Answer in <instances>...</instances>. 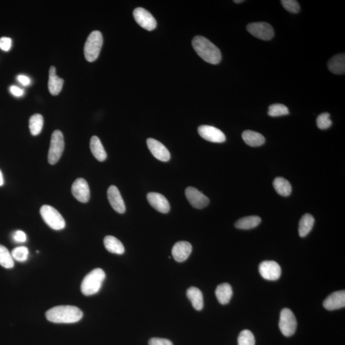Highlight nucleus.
I'll return each mask as SVG.
<instances>
[{"instance_id": "a878e982", "label": "nucleus", "mask_w": 345, "mask_h": 345, "mask_svg": "<svg viewBox=\"0 0 345 345\" xmlns=\"http://www.w3.org/2000/svg\"><path fill=\"white\" fill-rule=\"evenodd\" d=\"M315 223L312 215L306 214L302 217L299 224V234L301 237H305L310 232Z\"/></svg>"}, {"instance_id": "c85d7f7f", "label": "nucleus", "mask_w": 345, "mask_h": 345, "mask_svg": "<svg viewBox=\"0 0 345 345\" xmlns=\"http://www.w3.org/2000/svg\"><path fill=\"white\" fill-rule=\"evenodd\" d=\"M43 125H44V118L40 114H35L30 118L29 121V127H30L31 134L33 136H37L42 131Z\"/></svg>"}, {"instance_id": "c9c22d12", "label": "nucleus", "mask_w": 345, "mask_h": 345, "mask_svg": "<svg viewBox=\"0 0 345 345\" xmlns=\"http://www.w3.org/2000/svg\"><path fill=\"white\" fill-rule=\"evenodd\" d=\"M149 345H173L170 340L154 337L149 340Z\"/></svg>"}, {"instance_id": "2eb2a0df", "label": "nucleus", "mask_w": 345, "mask_h": 345, "mask_svg": "<svg viewBox=\"0 0 345 345\" xmlns=\"http://www.w3.org/2000/svg\"><path fill=\"white\" fill-rule=\"evenodd\" d=\"M147 200L151 206L161 213L166 214L170 211V204L163 194L158 192H149L147 194Z\"/></svg>"}, {"instance_id": "423d86ee", "label": "nucleus", "mask_w": 345, "mask_h": 345, "mask_svg": "<svg viewBox=\"0 0 345 345\" xmlns=\"http://www.w3.org/2000/svg\"><path fill=\"white\" fill-rule=\"evenodd\" d=\"M64 135L59 130H56L53 132L48 153V162L50 165H54L60 160L64 153Z\"/></svg>"}, {"instance_id": "e433bc0d", "label": "nucleus", "mask_w": 345, "mask_h": 345, "mask_svg": "<svg viewBox=\"0 0 345 345\" xmlns=\"http://www.w3.org/2000/svg\"><path fill=\"white\" fill-rule=\"evenodd\" d=\"M12 46L11 38L8 37H2L0 38V49L4 52H8Z\"/></svg>"}, {"instance_id": "6e6552de", "label": "nucleus", "mask_w": 345, "mask_h": 345, "mask_svg": "<svg viewBox=\"0 0 345 345\" xmlns=\"http://www.w3.org/2000/svg\"><path fill=\"white\" fill-rule=\"evenodd\" d=\"M247 30L256 38L263 40H271L274 36L273 28L265 22L250 23L247 26Z\"/></svg>"}, {"instance_id": "f3484780", "label": "nucleus", "mask_w": 345, "mask_h": 345, "mask_svg": "<svg viewBox=\"0 0 345 345\" xmlns=\"http://www.w3.org/2000/svg\"><path fill=\"white\" fill-rule=\"evenodd\" d=\"M108 199L113 209L118 213L124 214L125 206L119 190L115 185H112L108 190Z\"/></svg>"}, {"instance_id": "dca6fc26", "label": "nucleus", "mask_w": 345, "mask_h": 345, "mask_svg": "<svg viewBox=\"0 0 345 345\" xmlns=\"http://www.w3.org/2000/svg\"><path fill=\"white\" fill-rule=\"evenodd\" d=\"M323 307L329 311L339 310V309L344 308V290L337 291L330 294L323 302Z\"/></svg>"}, {"instance_id": "7ed1b4c3", "label": "nucleus", "mask_w": 345, "mask_h": 345, "mask_svg": "<svg viewBox=\"0 0 345 345\" xmlns=\"http://www.w3.org/2000/svg\"><path fill=\"white\" fill-rule=\"evenodd\" d=\"M105 278V272L103 269H93L84 277L81 286V292L86 296L98 292Z\"/></svg>"}, {"instance_id": "6ab92c4d", "label": "nucleus", "mask_w": 345, "mask_h": 345, "mask_svg": "<svg viewBox=\"0 0 345 345\" xmlns=\"http://www.w3.org/2000/svg\"><path fill=\"white\" fill-rule=\"evenodd\" d=\"M64 81L62 78L57 76L56 68L52 66L50 69L49 81H48V88L50 92L53 95H57L62 91Z\"/></svg>"}, {"instance_id": "4be33fe9", "label": "nucleus", "mask_w": 345, "mask_h": 345, "mask_svg": "<svg viewBox=\"0 0 345 345\" xmlns=\"http://www.w3.org/2000/svg\"><path fill=\"white\" fill-rule=\"evenodd\" d=\"M242 137L246 144L253 147L262 146L265 142V137L262 134L250 130L243 131Z\"/></svg>"}, {"instance_id": "f704fd0d", "label": "nucleus", "mask_w": 345, "mask_h": 345, "mask_svg": "<svg viewBox=\"0 0 345 345\" xmlns=\"http://www.w3.org/2000/svg\"><path fill=\"white\" fill-rule=\"evenodd\" d=\"M281 3L287 11L291 13L298 14L300 11V6L295 0H282Z\"/></svg>"}, {"instance_id": "2f4dec72", "label": "nucleus", "mask_w": 345, "mask_h": 345, "mask_svg": "<svg viewBox=\"0 0 345 345\" xmlns=\"http://www.w3.org/2000/svg\"><path fill=\"white\" fill-rule=\"evenodd\" d=\"M238 345H255L254 335L249 330H243L238 337Z\"/></svg>"}, {"instance_id": "a211bd4d", "label": "nucleus", "mask_w": 345, "mask_h": 345, "mask_svg": "<svg viewBox=\"0 0 345 345\" xmlns=\"http://www.w3.org/2000/svg\"><path fill=\"white\" fill-rule=\"evenodd\" d=\"M192 245L186 241H180L175 243L172 248L173 258L178 262L185 261L192 252Z\"/></svg>"}, {"instance_id": "f257e3e1", "label": "nucleus", "mask_w": 345, "mask_h": 345, "mask_svg": "<svg viewBox=\"0 0 345 345\" xmlns=\"http://www.w3.org/2000/svg\"><path fill=\"white\" fill-rule=\"evenodd\" d=\"M83 314L80 309L74 306H58L45 313L50 322L55 323H73L79 322Z\"/></svg>"}, {"instance_id": "cd10ccee", "label": "nucleus", "mask_w": 345, "mask_h": 345, "mask_svg": "<svg viewBox=\"0 0 345 345\" xmlns=\"http://www.w3.org/2000/svg\"><path fill=\"white\" fill-rule=\"evenodd\" d=\"M273 186L276 191L282 196L286 197L290 195L292 187L288 180L283 177H277L273 182Z\"/></svg>"}, {"instance_id": "9d476101", "label": "nucleus", "mask_w": 345, "mask_h": 345, "mask_svg": "<svg viewBox=\"0 0 345 345\" xmlns=\"http://www.w3.org/2000/svg\"><path fill=\"white\" fill-rule=\"evenodd\" d=\"M200 136L207 141L213 143H223L226 141L225 135L218 128L211 125H203L199 127Z\"/></svg>"}, {"instance_id": "0eeeda50", "label": "nucleus", "mask_w": 345, "mask_h": 345, "mask_svg": "<svg viewBox=\"0 0 345 345\" xmlns=\"http://www.w3.org/2000/svg\"><path fill=\"white\" fill-rule=\"evenodd\" d=\"M296 318L289 309L284 308L281 311L279 326L282 334L286 337L292 336L297 329Z\"/></svg>"}, {"instance_id": "f03ea898", "label": "nucleus", "mask_w": 345, "mask_h": 345, "mask_svg": "<svg viewBox=\"0 0 345 345\" xmlns=\"http://www.w3.org/2000/svg\"><path fill=\"white\" fill-rule=\"evenodd\" d=\"M193 48L204 61L211 64H218L221 61V53L211 41L202 36H196L192 41Z\"/></svg>"}, {"instance_id": "1a4fd4ad", "label": "nucleus", "mask_w": 345, "mask_h": 345, "mask_svg": "<svg viewBox=\"0 0 345 345\" xmlns=\"http://www.w3.org/2000/svg\"><path fill=\"white\" fill-rule=\"evenodd\" d=\"M133 16L136 23L145 30L152 31L156 28L157 22L155 18L146 9L141 7L134 9Z\"/></svg>"}, {"instance_id": "412c9836", "label": "nucleus", "mask_w": 345, "mask_h": 345, "mask_svg": "<svg viewBox=\"0 0 345 345\" xmlns=\"http://www.w3.org/2000/svg\"><path fill=\"white\" fill-rule=\"evenodd\" d=\"M216 295L221 305H227L233 295L232 288L228 283L219 284L216 289Z\"/></svg>"}, {"instance_id": "a19ab883", "label": "nucleus", "mask_w": 345, "mask_h": 345, "mask_svg": "<svg viewBox=\"0 0 345 345\" xmlns=\"http://www.w3.org/2000/svg\"><path fill=\"white\" fill-rule=\"evenodd\" d=\"M4 177H3V175H2V173L1 170H0V186H2V185H4Z\"/></svg>"}, {"instance_id": "ea45409f", "label": "nucleus", "mask_w": 345, "mask_h": 345, "mask_svg": "<svg viewBox=\"0 0 345 345\" xmlns=\"http://www.w3.org/2000/svg\"><path fill=\"white\" fill-rule=\"evenodd\" d=\"M18 79L19 82L23 85H28L30 83V79L28 77L24 76V75H19L18 77Z\"/></svg>"}, {"instance_id": "f8f14e48", "label": "nucleus", "mask_w": 345, "mask_h": 345, "mask_svg": "<svg viewBox=\"0 0 345 345\" xmlns=\"http://www.w3.org/2000/svg\"><path fill=\"white\" fill-rule=\"evenodd\" d=\"M72 194L76 200L81 203H87L90 200V188L84 178H79L74 181L72 185Z\"/></svg>"}, {"instance_id": "39448f33", "label": "nucleus", "mask_w": 345, "mask_h": 345, "mask_svg": "<svg viewBox=\"0 0 345 345\" xmlns=\"http://www.w3.org/2000/svg\"><path fill=\"white\" fill-rule=\"evenodd\" d=\"M43 220L55 230H61L66 227V221L61 214L53 207L44 205L40 210Z\"/></svg>"}, {"instance_id": "bb28decb", "label": "nucleus", "mask_w": 345, "mask_h": 345, "mask_svg": "<svg viewBox=\"0 0 345 345\" xmlns=\"http://www.w3.org/2000/svg\"><path fill=\"white\" fill-rule=\"evenodd\" d=\"M262 219L259 216H252L244 217L236 222L235 227L242 230H250V229L257 227L260 223Z\"/></svg>"}, {"instance_id": "473e14b6", "label": "nucleus", "mask_w": 345, "mask_h": 345, "mask_svg": "<svg viewBox=\"0 0 345 345\" xmlns=\"http://www.w3.org/2000/svg\"><path fill=\"white\" fill-rule=\"evenodd\" d=\"M28 249L25 246L18 247L12 251V257L16 261L23 262L26 261L28 257Z\"/></svg>"}, {"instance_id": "5701e85b", "label": "nucleus", "mask_w": 345, "mask_h": 345, "mask_svg": "<svg viewBox=\"0 0 345 345\" xmlns=\"http://www.w3.org/2000/svg\"><path fill=\"white\" fill-rule=\"evenodd\" d=\"M187 296L191 302L193 308L197 311H201L204 308V297L202 291L196 287H190L187 291Z\"/></svg>"}, {"instance_id": "9b49d317", "label": "nucleus", "mask_w": 345, "mask_h": 345, "mask_svg": "<svg viewBox=\"0 0 345 345\" xmlns=\"http://www.w3.org/2000/svg\"><path fill=\"white\" fill-rule=\"evenodd\" d=\"M185 192L188 201L195 209H204L209 204V198L195 187H188Z\"/></svg>"}, {"instance_id": "b1692460", "label": "nucleus", "mask_w": 345, "mask_h": 345, "mask_svg": "<svg viewBox=\"0 0 345 345\" xmlns=\"http://www.w3.org/2000/svg\"><path fill=\"white\" fill-rule=\"evenodd\" d=\"M104 244L108 252L114 254L122 255L125 252V248L122 243L113 236H106L104 239Z\"/></svg>"}, {"instance_id": "4468645a", "label": "nucleus", "mask_w": 345, "mask_h": 345, "mask_svg": "<svg viewBox=\"0 0 345 345\" xmlns=\"http://www.w3.org/2000/svg\"><path fill=\"white\" fill-rule=\"evenodd\" d=\"M150 151L158 160L167 162L170 159V153L166 147L155 139L149 138L146 141Z\"/></svg>"}, {"instance_id": "79ce46f5", "label": "nucleus", "mask_w": 345, "mask_h": 345, "mask_svg": "<svg viewBox=\"0 0 345 345\" xmlns=\"http://www.w3.org/2000/svg\"><path fill=\"white\" fill-rule=\"evenodd\" d=\"M243 2V1H242V0H238V1H237V0H235V1H234V2H235V3H236V4L242 3V2Z\"/></svg>"}, {"instance_id": "c756f323", "label": "nucleus", "mask_w": 345, "mask_h": 345, "mask_svg": "<svg viewBox=\"0 0 345 345\" xmlns=\"http://www.w3.org/2000/svg\"><path fill=\"white\" fill-rule=\"evenodd\" d=\"M0 265L6 269H12L14 262L12 255L5 246L0 245Z\"/></svg>"}, {"instance_id": "72a5a7b5", "label": "nucleus", "mask_w": 345, "mask_h": 345, "mask_svg": "<svg viewBox=\"0 0 345 345\" xmlns=\"http://www.w3.org/2000/svg\"><path fill=\"white\" fill-rule=\"evenodd\" d=\"M317 126L320 129L325 130L329 129L331 126L332 122L330 119V114L329 113H323L317 118Z\"/></svg>"}, {"instance_id": "393cba45", "label": "nucleus", "mask_w": 345, "mask_h": 345, "mask_svg": "<svg viewBox=\"0 0 345 345\" xmlns=\"http://www.w3.org/2000/svg\"><path fill=\"white\" fill-rule=\"evenodd\" d=\"M90 149L91 153L98 161L103 162L107 158L105 149H104L101 140L97 136H93L90 140Z\"/></svg>"}, {"instance_id": "ddd939ff", "label": "nucleus", "mask_w": 345, "mask_h": 345, "mask_svg": "<svg viewBox=\"0 0 345 345\" xmlns=\"http://www.w3.org/2000/svg\"><path fill=\"white\" fill-rule=\"evenodd\" d=\"M260 274L264 279L269 281H276L281 275L279 265L274 261H264L259 267Z\"/></svg>"}, {"instance_id": "58836bf2", "label": "nucleus", "mask_w": 345, "mask_h": 345, "mask_svg": "<svg viewBox=\"0 0 345 345\" xmlns=\"http://www.w3.org/2000/svg\"><path fill=\"white\" fill-rule=\"evenodd\" d=\"M11 93L16 96H21L24 93L22 89L19 88L18 86H13L11 87Z\"/></svg>"}, {"instance_id": "4c0bfd02", "label": "nucleus", "mask_w": 345, "mask_h": 345, "mask_svg": "<svg viewBox=\"0 0 345 345\" xmlns=\"http://www.w3.org/2000/svg\"><path fill=\"white\" fill-rule=\"evenodd\" d=\"M13 238L17 242L23 243L26 242V235L23 231L18 230L14 233Z\"/></svg>"}, {"instance_id": "aec40b11", "label": "nucleus", "mask_w": 345, "mask_h": 345, "mask_svg": "<svg viewBox=\"0 0 345 345\" xmlns=\"http://www.w3.org/2000/svg\"><path fill=\"white\" fill-rule=\"evenodd\" d=\"M329 71L335 74H343L345 72V55L341 53L331 58L327 64Z\"/></svg>"}, {"instance_id": "20e7f679", "label": "nucleus", "mask_w": 345, "mask_h": 345, "mask_svg": "<svg viewBox=\"0 0 345 345\" xmlns=\"http://www.w3.org/2000/svg\"><path fill=\"white\" fill-rule=\"evenodd\" d=\"M103 44L102 33L98 31H92L88 36L84 47V57L88 62H93L97 59Z\"/></svg>"}, {"instance_id": "7c9ffc66", "label": "nucleus", "mask_w": 345, "mask_h": 345, "mask_svg": "<svg viewBox=\"0 0 345 345\" xmlns=\"http://www.w3.org/2000/svg\"><path fill=\"white\" fill-rule=\"evenodd\" d=\"M288 108L282 104H274L269 106L268 115L272 117H280V116L289 114Z\"/></svg>"}]
</instances>
